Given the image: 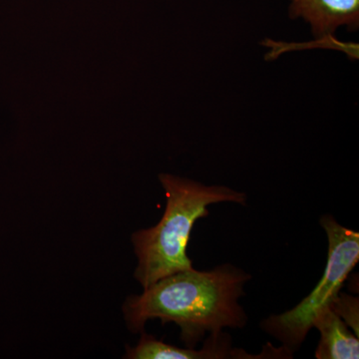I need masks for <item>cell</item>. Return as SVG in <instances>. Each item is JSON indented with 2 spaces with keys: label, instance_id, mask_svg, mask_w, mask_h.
Returning a JSON list of instances; mask_svg holds the SVG:
<instances>
[{
  "label": "cell",
  "instance_id": "cell-5",
  "mask_svg": "<svg viewBox=\"0 0 359 359\" xmlns=\"http://www.w3.org/2000/svg\"><path fill=\"white\" fill-rule=\"evenodd\" d=\"M289 13L292 20L309 22L318 39H332L340 26L358 29L359 0H292Z\"/></svg>",
  "mask_w": 359,
  "mask_h": 359
},
{
  "label": "cell",
  "instance_id": "cell-6",
  "mask_svg": "<svg viewBox=\"0 0 359 359\" xmlns=\"http://www.w3.org/2000/svg\"><path fill=\"white\" fill-rule=\"evenodd\" d=\"M313 327L320 332V339L314 356L318 359H358L359 340L346 323L327 309L316 318Z\"/></svg>",
  "mask_w": 359,
  "mask_h": 359
},
{
  "label": "cell",
  "instance_id": "cell-2",
  "mask_svg": "<svg viewBox=\"0 0 359 359\" xmlns=\"http://www.w3.org/2000/svg\"><path fill=\"white\" fill-rule=\"evenodd\" d=\"M166 193V210L159 223L132 235L138 259L135 278L147 289L161 278L192 269L187 254L191 233L198 219L209 216L210 205L233 203L245 205L247 195L226 186H205L193 180L161 174Z\"/></svg>",
  "mask_w": 359,
  "mask_h": 359
},
{
  "label": "cell",
  "instance_id": "cell-7",
  "mask_svg": "<svg viewBox=\"0 0 359 359\" xmlns=\"http://www.w3.org/2000/svg\"><path fill=\"white\" fill-rule=\"evenodd\" d=\"M330 309L353 330V334L359 337V301L353 297L340 292L335 297Z\"/></svg>",
  "mask_w": 359,
  "mask_h": 359
},
{
  "label": "cell",
  "instance_id": "cell-4",
  "mask_svg": "<svg viewBox=\"0 0 359 359\" xmlns=\"http://www.w3.org/2000/svg\"><path fill=\"white\" fill-rule=\"evenodd\" d=\"M125 358L129 359H244V349L233 348L231 335L221 332L209 334L200 351L165 344L152 335L141 332L134 347H127Z\"/></svg>",
  "mask_w": 359,
  "mask_h": 359
},
{
  "label": "cell",
  "instance_id": "cell-3",
  "mask_svg": "<svg viewBox=\"0 0 359 359\" xmlns=\"http://www.w3.org/2000/svg\"><path fill=\"white\" fill-rule=\"evenodd\" d=\"M320 226L327 233L328 252L327 266L320 282L294 309L273 314L261 323L262 330L282 342L290 355L301 348L316 318L330 308L358 263V231L341 226L330 215L321 217Z\"/></svg>",
  "mask_w": 359,
  "mask_h": 359
},
{
  "label": "cell",
  "instance_id": "cell-1",
  "mask_svg": "<svg viewBox=\"0 0 359 359\" xmlns=\"http://www.w3.org/2000/svg\"><path fill=\"white\" fill-rule=\"evenodd\" d=\"M250 278V273L231 264L211 271L192 268L165 276L144 289L143 294L127 299L123 306L127 327L137 334L154 318L163 325L174 323L181 330L180 337L186 347L195 348L207 334L247 325L240 299Z\"/></svg>",
  "mask_w": 359,
  "mask_h": 359
}]
</instances>
